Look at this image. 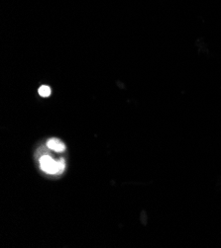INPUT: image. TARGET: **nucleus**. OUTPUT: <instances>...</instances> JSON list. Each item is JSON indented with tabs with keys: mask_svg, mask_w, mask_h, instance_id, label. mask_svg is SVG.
I'll use <instances>...</instances> for the list:
<instances>
[{
	"mask_svg": "<svg viewBox=\"0 0 221 248\" xmlns=\"http://www.w3.org/2000/svg\"><path fill=\"white\" fill-rule=\"evenodd\" d=\"M40 165L42 170L49 173V174H56V173L62 172L65 169V162L64 160L60 162H56L51 156L49 155H43L39 159Z\"/></svg>",
	"mask_w": 221,
	"mask_h": 248,
	"instance_id": "nucleus-1",
	"label": "nucleus"
},
{
	"mask_svg": "<svg viewBox=\"0 0 221 248\" xmlns=\"http://www.w3.org/2000/svg\"><path fill=\"white\" fill-rule=\"evenodd\" d=\"M47 145L49 148H51L53 151H56L58 153L64 152L65 151V144L58 139H51L49 140L47 142Z\"/></svg>",
	"mask_w": 221,
	"mask_h": 248,
	"instance_id": "nucleus-2",
	"label": "nucleus"
},
{
	"mask_svg": "<svg viewBox=\"0 0 221 248\" xmlns=\"http://www.w3.org/2000/svg\"><path fill=\"white\" fill-rule=\"evenodd\" d=\"M39 94L42 97H49L51 95V88L47 85H43L39 88Z\"/></svg>",
	"mask_w": 221,
	"mask_h": 248,
	"instance_id": "nucleus-3",
	"label": "nucleus"
}]
</instances>
